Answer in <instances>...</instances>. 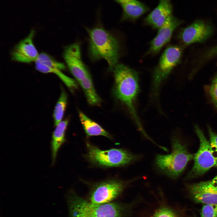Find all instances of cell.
I'll return each mask as SVG.
<instances>
[{
    "mask_svg": "<svg viewBox=\"0 0 217 217\" xmlns=\"http://www.w3.org/2000/svg\"><path fill=\"white\" fill-rule=\"evenodd\" d=\"M112 71L116 97L126 106L139 129L144 133L135 107V101L139 91L138 73L122 64H118Z\"/></svg>",
    "mask_w": 217,
    "mask_h": 217,
    "instance_id": "obj_1",
    "label": "cell"
},
{
    "mask_svg": "<svg viewBox=\"0 0 217 217\" xmlns=\"http://www.w3.org/2000/svg\"><path fill=\"white\" fill-rule=\"evenodd\" d=\"M89 37V51L92 60L104 59L107 63L108 70L113 71L118 64L120 46L117 39L101 27L87 29Z\"/></svg>",
    "mask_w": 217,
    "mask_h": 217,
    "instance_id": "obj_2",
    "label": "cell"
},
{
    "mask_svg": "<svg viewBox=\"0 0 217 217\" xmlns=\"http://www.w3.org/2000/svg\"><path fill=\"white\" fill-rule=\"evenodd\" d=\"M171 153L166 155H157L155 160L157 168L169 177L175 178L183 171L188 162L194 155L187 151L186 145L177 137L172 140Z\"/></svg>",
    "mask_w": 217,
    "mask_h": 217,
    "instance_id": "obj_3",
    "label": "cell"
},
{
    "mask_svg": "<svg viewBox=\"0 0 217 217\" xmlns=\"http://www.w3.org/2000/svg\"><path fill=\"white\" fill-rule=\"evenodd\" d=\"M70 211L71 217H121L120 208L116 203L95 205L77 196L71 200Z\"/></svg>",
    "mask_w": 217,
    "mask_h": 217,
    "instance_id": "obj_4",
    "label": "cell"
},
{
    "mask_svg": "<svg viewBox=\"0 0 217 217\" xmlns=\"http://www.w3.org/2000/svg\"><path fill=\"white\" fill-rule=\"evenodd\" d=\"M87 157L92 162L100 166L114 167L127 164L135 160L137 157L126 150L113 148L105 150L87 143Z\"/></svg>",
    "mask_w": 217,
    "mask_h": 217,
    "instance_id": "obj_5",
    "label": "cell"
},
{
    "mask_svg": "<svg viewBox=\"0 0 217 217\" xmlns=\"http://www.w3.org/2000/svg\"><path fill=\"white\" fill-rule=\"evenodd\" d=\"M182 51L180 46H170L165 49L161 55L153 72L152 91L154 97H158L162 83L180 62Z\"/></svg>",
    "mask_w": 217,
    "mask_h": 217,
    "instance_id": "obj_6",
    "label": "cell"
},
{
    "mask_svg": "<svg viewBox=\"0 0 217 217\" xmlns=\"http://www.w3.org/2000/svg\"><path fill=\"white\" fill-rule=\"evenodd\" d=\"M194 128L200 145L194 155L193 166L187 176L188 179L201 175L212 167L217 166V161L213 155L209 142L198 126L195 125Z\"/></svg>",
    "mask_w": 217,
    "mask_h": 217,
    "instance_id": "obj_7",
    "label": "cell"
},
{
    "mask_svg": "<svg viewBox=\"0 0 217 217\" xmlns=\"http://www.w3.org/2000/svg\"><path fill=\"white\" fill-rule=\"evenodd\" d=\"M35 62V68L37 71L43 73L55 74L72 92L77 88L78 85L76 82L63 73V71L65 69V65L48 54L44 52L39 54Z\"/></svg>",
    "mask_w": 217,
    "mask_h": 217,
    "instance_id": "obj_8",
    "label": "cell"
},
{
    "mask_svg": "<svg viewBox=\"0 0 217 217\" xmlns=\"http://www.w3.org/2000/svg\"><path fill=\"white\" fill-rule=\"evenodd\" d=\"M124 187L122 182L115 180L108 181L98 184L91 191L90 202L95 205L109 203L121 193Z\"/></svg>",
    "mask_w": 217,
    "mask_h": 217,
    "instance_id": "obj_9",
    "label": "cell"
},
{
    "mask_svg": "<svg viewBox=\"0 0 217 217\" xmlns=\"http://www.w3.org/2000/svg\"><path fill=\"white\" fill-rule=\"evenodd\" d=\"M80 46L77 42L71 44L65 47L63 57L71 73L79 82L90 75L82 61Z\"/></svg>",
    "mask_w": 217,
    "mask_h": 217,
    "instance_id": "obj_10",
    "label": "cell"
},
{
    "mask_svg": "<svg viewBox=\"0 0 217 217\" xmlns=\"http://www.w3.org/2000/svg\"><path fill=\"white\" fill-rule=\"evenodd\" d=\"M213 31L212 27L203 21L198 20L183 28L179 38L185 46L194 42H203L209 37Z\"/></svg>",
    "mask_w": 217,
    "mask_h": 217,
    "instance_id": "obj_11",
    "label": "cell"
},
{
    "mask_svg": "<svg viewBox=\"0 0 217 217\" xmlns=\"http://www.w3.org/2000/svg\"><path fill=\"white\" fill-rule=\"evenodd\" d=\"M35 33L34 30H32L14 46L11 54L13 60L27 63L35 61L39 54L33 42Z\"/></svg>",
    "mask_w": 217,
    "mask_h": 217,
    "instance_id": "obj_12",
    "label": "cell"
},
{
    "mask_svg": "<svg viewBox=\"0 0 217 217\" xmlns=\"http://www.w3.org/2000/svg\"><path fill=\"white\" fill-rule=\"evenodd\" d=\"M181 22L172 15L169 17L159 28L157 35L150 42L147 54H155L159 52L169 41L173 32Z\"/></svg>",
    "mask_w": 217,
    "mask_h": 217,
    "instance_id": "obj_13",
    "label": "cell"
},
{
    "mask_svg": "<svg viewBox=\"0 0 217 217\" xmlns=\"http://www.w3.org/2000/svg\"><path fill=\"white\" fill-rule=\"evenodd\" d=\"M188 189L192 198L196 203L217 204V188L212 184L211 181L192 184L188 186Z\"/></svg>",
    "mask_w": 217,
    "mask_h": 217,
    "instance_id": "obj_14",
    "label": "cell"
},
{
    "mask_svg": "<svg viewBox=\"0 0 217 217\" xmlns=\"http://www.w3.org/2000/svg\"><path fill=\"white\" fill-rule=\"evenodd\" d=\"M172 7L170 0H160L158 6L145 19L146 23L154 28H159L172 15Z\"/></svg>",
    "mask_w": 217,
    "mask_h": 217,
    "instance_id": "obj_15",
    "label": "cell"
},
{
    "mask_svg": "<svg viewBox=\"0 0 217 217\" xmlns=\"http://www.w3.org/2000/svg\"><path fill=\"white\" fill-rule=\"evenodd\" d=\"M68 123V119L61 121L56 126L52 133L51 142L52 165L55 163L59 148L65 141V131Z\"/></svg>",
    "mask_w": 217,
    "mask_h": 217,
    "instance_id": "obj_16",
    "label": "cell"
},
{
    "mask_svg": "<svg viewBox=\"0 0 217 217\" xmlns=\"http://www.w3.org/2000/svg\"><path fill=\"white\" fill-rule=\"evenodd\" d=\"M123 9L122 20H135L149 11V8L143 3L132 0L121 5Z\"/></svg>",
    "mask_w": 217,
    "mask_h": 217,
    "instance_id": "obj_17",
    "label": "cell"
},
{
    "mask_svg": "<svg viewBox=\"0 0 217 217\" xmlns=\"http://www.w3.org/2000/svg\"><path fill=\"white\" fill-rule=\"evenodd\" d=\"M79 116L86 135L88 137L103 136L111 139V135L100 125L86 116L83 112L79 111Z\"/></svg>",
    "mask_w": 217,
    "mask_h": 217,
    "instance_id": "obj_18",
    "label": "cell"
},
{
    "mask_svg": "<svg viewBox=\"0 0 217 217\" xmlns=\"http://www.w3.org/2000/svg\"><path fill=\"white\" fill-rule=\"evenodd\" d=\"M79 83L88 103L92 105H99L101 100L95 91L90 75L86 77Z\"/></svg>",
    "mask_w": 217,
    "mask_h": 217,
    "instance_id": "obj_19",
    "label": "cell"
},
{
    "mask_svg": "<svg viewBox=\"0 0 217 217\" xmlns=\"http://www.w3.org/2000/svg\"><path fill=\"white\" fill-rule=\"evenodd\" d=\"M67 103V95L63 88L60 95L55 106L53 113L54 125L60 122L63 117Z\"/></svg>",
    "mask_w": 217,
    "mask_h": 217,
    "instance_id": "obj_20",
    "label": "cell"
},
{
    "mask_svg": "<svg viewBox=\"0 0 217 217\" xmlns=\"http://www.w3.org/2000/svg\"><path fill=\"white\" fill-rule=\"evenodd\" d=\"M200 214L201 217H217V204L203 205Z\"/></svg>",
    "mask_w": 217,
    "mask_h": 217,
    "instance_id": "obj_21",
    "label": "cell"
},
{
    "mask_svg": "<svg viewBox=\"0 0 217 217\" xmlns=\"http://www.w3.org/2000/svg\"><path fill=\"white\" fill-rule=\"evenodd\" d=\"M208 128L211 148L213 155L217 161V134L214 132L210 127Z\"/></svg>",
    "mask_w": 217,
    "mask_h": 217,
    "instance_id": "obj_22",
    "label": "cell"
},
{
    "mask_svg": "<svg viewBox=\"0 0 217 217\" xmlns=\"http://www.w3.org/2000/svg\"><path fill=\"white\" fill-rule=\"evenodd\" d=\"M209 93L212 103L217 108V74L213 79L210 86Z\"/></svg>",
    "mask_w": 217,
    "mask_h": 217,
    "instance_id": "obj_23",
    "label": "cell"
},
{
    "mask_svg": "<svg viewBox=\"0 0 217 217\" xmlns=\"http://www.w3.org/2000/svg\"><path fill=\"white\" fill-rule=\"evenodd\" d=\"M153 217H176L173 212L168 208H160L155 213Z\"/></svg>",
    "mask_w": 217,
    "mask_h": 217,
    "instance_id": "obj_24",
    "label": "cell"
},
{
    "mask_svg": "<svg viewBox=\"0 0 217 217\" xmlns=\"http://www.w3.org/2000/svg\"><path fill=\"white\" fill-rule=\"evenodd\" d=\"M212 184L217 188V175L211 181Z\"/></svg>",
    "mask_w": 217,
    "mask_h": 217,
    "instance_id": "obj_25",
    "label": "cell"
},
{
    "mask_svg": "<svg viewBox=\"0 0 217 217\" xmlns=\"http://www.w3.org/2000/svg\"><path fill=\"white\" fill-rule=\"evenodd\" d=\"M120 4L121 5L128 2L132 0H114Z\"/></svg>",
    "mask_w": 217,
    "mask_h": 217,
    "instance_id": "obj_26",
    "label": "cell"
}]
</instances>
